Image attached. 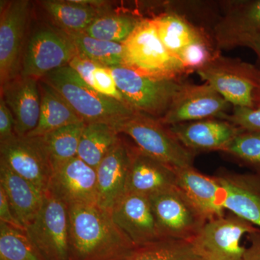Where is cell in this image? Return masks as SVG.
Here are the masks:
<instances>
[{
  "label": "cell",
  "instance_id": "29",
  "mask_svg": "<svg viewBox=\"0 0 260 260\" xmlns=\"http://www.w3.org/2000/svg\"><path fill=\"white\" fill-rule=\"evenodd\" d=\"M76 47L78 55L103 68L123 66L124 46L120 43L107 42L85 34L70 35Z\"/></svg>",
  "mask_w": 260,
  "mask_h": 260
},
{
  "label": "cell",
  "instance_id": "7",
  "mask_svg": "<svg viewBox=\"0 0 260 260\" xmlns=\"http://www.w3.org/2000/svg\"><path fill=\"white\" fill-rule=\"evenodd\" d=\"M258 232L254 225L232 213L207 221L189 242L202 260H244L243 237Z\"/></svg>",
  "mask_w": 260,
  "mask_h": 260
},
{
  "label": "cell",
  "instance_id": "23",
  "mask_svg": "<svg viewBox=\"0 0 260 260\" xmlns=\"http://www.w3.org/2000/svg\"><path fill=\"white\" fill-rule=\"evenodd\" d=\"M98 1H43V8L53 20L56 28L69 34H83L94 20L102 14Z\"/></svg>",
  "mask_w": 260,
  "mask_h": 260
},
{
  "label": "cell",
  "instance_id": "18",
  "mask_svg": "<svg viewBox=\"0 0 260 260\" xmlns=\"http://www.w3.org/2000/svg\"><path fill=\"white\" fill-rule=\"evenodd\" d=\"M175 186V169L147 155L137 147L132 148L126 192L150 198Z\"/></svg>",
  "mask_w": 260,
  "mask_h": 260
},
{
  "label": "cell",
  "instance_id": "8",
  "mask_svg": "<svg viewBox=\"0 0 260 260\" xmlns=\"http://www.w3.org/2000/svg\"><path fill=\"white\" fill-rule=\"evenodd\" d=\"M78 55L73 39L60 29L42 27L32 32L24 49L20 75L37 80L68 66Z\"/></svg>",
  "mask_w": 260,
  "mask_h": 260
},
{
  "label": "cell",
  "instance_id": "6",
  "mask_svg": "<svg viewBox=\"0 0 260 260\" xmlns=\"http://www.w3.org/2000/svg\"><path fill=\"white\" fill-rule=\"evenodd\" d=\"M116 131L129 136L142 152L174 169L193 167L194 155L158 119L135 113Z\"/></svg>",
  "mask_w": 260,
  "mask_h": 260
},
{
  "label": "cell",
  "instance_id": "27",
  "mask_svg": "<svg viewBox=\"0 0 260 260\" xmlns=\"http://www.w3.org/2000/svg\"><path fill=\"white\" fill-rule=\"evenodd\" d=\"M218 179L223 187L224 209L260 228V196L237 180Z\"/></svg>",
  "mask_w": 260,
  "mask_h": 260
},
{
  "label": "cell",
  "instance_id": "41",
  "mask_svg": "<svg viewBox=\"0 0 260 260\" xmlns=\"http://www.w3.org/2000/svg\"><path fill=\"white\" fill-rule=\"evenodd\" d=\"M244 260H260V237L252 238L251 245L246 248Z\"/></svg>",
  "mask_w": 260,
  "mask_h": 260
},
{
  "label": "cell",
  "instance_id": "13",
  "mask_svg": "<svg viewBox=\"0 0 260 260\" xmlns=\"http://www.w3.org/2000/svg\"><path fill=\"white\" fill-rule=\"evenodd\" d=\"M0 162L46 194L53 168L39 137H18L0 143Z\"/></svg>",
  "mask_w": 260,
  "mask_h": 260
},
{
  "label": "cell",
  "instance_id": "12",
  "mask_svg": "<svg viewBox=\"0 0 260 260\" xmlns=\"http://www.w3.org/2000/svg\"><path fill=\"white\" fill-rule=\"evenodd\" d=\"M232 106L209 84L181 83L169 110L158 120L169 126L212 118L224 119Z\"/></svg>",
  "mask_w": 260,
  "mask_h": 260
},
{
  "label": "cell",
  "instance_id": "10",
  "mask_svg": "<svg viewBox=\"0 0 260 260\" xmlns=\"http://www.w3.org/2000/svg\"><path fill=\"white\" fill-rule=\"evenodd\" d=\"M150 199L162 238L189 242L207 222L177 186Z\"/></svg>",
  "mask_w": 260,
  "mask_h": 260
},
{
  "label": "cell",
  "instance_id": "37",
  "mask_svg": "<svg viewBox=\"0 0 260 260\" xmlns=\"http://www.w3.org/2000/svg\"><path fill=\"white\" fill-rule=\"evenodd\" d=\"M16 135L13 114L3 98H0V143L11 139Z\"/></svg>",
  "mask_w": 260,
  "mask_h": 260
},
{
  "label": "cell",
  "instance_id": "5",
  "mask_svg": "<svg viewBox=\"0 0 260 260\" xmlns=\"http://www.w3.org/2000/svg\"><path fill=\"white\" fill-rule=\"evenodd\" d=\"M196 73L234 107L254 108L260 71L252 64L217 53Z\"/></svg>",
  "mask_w": 260,
  "mask_h": 260
},
{
  "label": "cell",
  "instance_id": "20",
  "mask_svg": "<svg viewBox=\"0 0 260 260\" xmlns=\"http://www.w3.org/2000/svg\"><path fill=\"white\" fill-rule=\"evenodd\" d=\"M177 186L208 221L225 215L223 187L218 178L208 177L193 167L176 169Z\"/></svg>",
  "mask_w": 260,
  "mask_h": 260
},
{
  "label": "cell",
  "instance_id": "36",
  "mask_svg": "<svg viewBox=\"0 0 260 260\" xmlns=\"http://www.w3.org/2000/svg\"><path fill=\"white\" fill-rule=\"evenodd\" d=\"M244 130L260 132V109L234 107L225 119Z\"/></svg>",
  "mask_w": 260,
  "mask_h": 260
},
{
  "label": "cell",
  "instance_id": "2",
  "mask_svg": "<svg viewBox=\"0 0 260 260\" xmlns=\"http://www.w3.org/2000/svg\"><path fill=\"white\" fill-rule=\"evenodd\" d=\"M40 80L55 89L85 124L105 123L116 130L137 113L126 103L99 93L69 65L51 72Z\"/></svg>",
  "mask_w": 260,
  "mask_h": 260
},
{
  "label": "cell",
  "instance_id": "30",
  "mask_svg": "<svg viewBox=\"0 0 260 260\" xmlns=\"http://www.w3.org/2000/svg\"><path fill=\"white\" fill-rule=\"evenodd\" d=\"M142 20L128 14H102L86 29L85 34L95 39L123 44Z\"/></svg>",
  "mask_w": 260,
  "mask_h": 260
},
{
  "label": "cell",
  "instance_id": "21",
  "mask_svg": "<svg viewBox=\"0 0 260 260\" xmlns=\"http://www.w3.org/2000/svg\"><path fill=\"white\" fill-rule=\"evenodd\" d=\"M0 186L4 189L17 218L26 229L42 208L46 194L3 162H0Z\"/></svg>",
  "mask_w": 260,
  "mask_h": 260
},
{
  "label": "cell",
  "instance_id": "24",
  "mask_svg": "<svg viewBox=\"0 0 260 260\" xmlns=\"http://www.w3.org/2000/svg\"><path fill=\"white\" fill-rule=\"evenodd\" d=\"M41 95L40 116L38 126L28 137H42L64 126L83 121L55 89L39 80Z\"/></svg>",
  "mask_w": 260,
  "mask_h": 260
},
{
  "label": "cell",
  "instance_id": "9",
  "mask_svg": "<svg viewBox=\"0 0 260 260\" xmlns=\"http://www.w3.org/2000/svg\"><path fill=\"white\" fill-rule=\"evenodd\" d=\"M26 233L45 260H69L68 208L49 194Z\"/></svg>",
  "mask_w": 260,
  "mask_h": 260
},
{
  "label": "cell",
  "instance_id": "34",
  "mask_svg": "<svg viewBox=\"0 0 260 260\" xmlns=\"http://www.w3.org/2000/svg\"><path fill=\"white\" fill-rule=\"evenodd\" d=\"M217 53L212 50L208 38H205L186 47L179 54V60L185 73H189L201 69Z\"/></svg>",
  "mask_w": 260,
  "mask_h": 260
},
{
  "label": "cell",
  "instance_id": "16",
  "mask_svg": "<svg viewBox=\"0 0 260 260\" xmlns=\"http://www.w3.org/2000/svg\"><path fill=\"white\" fill-rule=\"evenodd\" d=\"M132 148L119 139L96 168L97 205L111 213L126 194Z\"/></svg>",
  "mask_w": 260,
  "mask_h": 260
},
{
  "label": "cell",
  "instance_id": "38",
  "mask_svg": "<svg viewBox=\"0 0 260 260\" xmlns=\"http://www.w3.org/2000/svg\"><path fill=\"white\" fill-rule=\"evenodd\" d=\"M0 222L8 224L10 226L26 232L23 224L19 221L10 205L9 200L5 194L4 189L0 186Z\"/></svg>",
  "mask_w": 260,
  "mask_h": 260
},
{
  "label": "cell",
  "instance_id": "40",
  "mask_svg": "<svg viewBox=\"0 0 260 260\" xmlns=\"http://www.w3.org/2000/svg\"><path fill=\"white\" fill-rule=\"evenodd\" d=\"M238 46L250 48L255 52L260 60V32L243 38L238 43Z\"/></svg>",
  "mask_w": 260,
  "mask_h": 260
},
{
  "label": "cell",
  "instance_id": "31",
  "mask_svg": "<svg viewBox=\"0 0 260 260\" xmlns=\"http://www.w3.org/2000/svg\"><path fill=\"white\" fill-rule=\"evenodd\" d=\"M124 260H202L194 252L190 242L172 239L137 246Z\"/></svg>",
  "mask_w": 260,
  "mask_h": 260
},
{
  "label": "cell",
  "instance_id": "25",
  "mask_svg": "<svg viewBox=\"0 0 260 260\" xmlns=\"http://www.w3.org/2000/svg\"><path fill=\"white\" fill-rule=\"evenodd\" d=\"M152 20L164 47L178 59L189 44L207 38L204 32L177 13H164Z\"/></svg>",
  "mask_w": 260,
  "mask_h": 260
},
{
  "label": "cell",
  "instance_id": "22",
  "mask_svg": "<svg viewBox=\"0 0 260 260\" xmlns=\"http://www.w3.org/2000/svg\"><path fill=\"white\" fill-rule=\"evenodd\" d=\"M260 32V0L242 2L229 10L215 28L219 48L237 47L243 38Z\"/></svg>",
  "mask_w": 260,
  "mask_h": 260
},
{
  "label": "cell",
  "instance_id": "32",
  "mask_svg": "<svg viewBox=\"0 0 260 260\" xmlns=\"http://www.w3.org/2000/svg\"><path fill=\"white\" fill-rule=\"evenodd\" d=\"M0 260H45L26 232L0 222Z\"/></svg>",
  "mask_w": 260,
  "mask_h": 260
},
{
  "label": "cell",
  "instance_id": "4",
  "mask_svg": "<svg viewBox=\"0 0 260 260\" xmlns=\"http://www.w3.org/2000/svg\"><path fill=\"white\" fill-rule=\"evenodd\" d=\"M124 102L135 112L160 119L181 85L179 79L140 75L124 66L109 68Z\"/></svg>",
  "mask_w": 260,
  "mask_h": 260
},
{
  "label": "cell",
  "instance_id": "33",
  "mask_svg": "<svg viewBox=\"0 0 260 260\" xmlns=\"http://www.w3.org/2000/svg\"><path fill=\"white\" fill-rule=\"evenodd\" d=\"M222 151L254 164H260V132L241 130Z\"/></svg>",
  "mask_w": 260,
  "mask_h": 260
},
{
  "label": "cell",
  "instance_id": "15",
  "mask_svg": "<svg viewBox=\"0 0 260 260\" xmlns=\"http://www.w3.org/2000/svg\"><path fill=\"white\" fill-rule=\"evenodd\" d=\"M111 215L116 225L137 246L165 239L159 231L148 197L126 192L114 207Z\"/></svg>",
  "mask_w": 260,
  "mask_h": 260
},
{
  "label": "cell",
  "instance_id": "1",
  "mask_svg": "<svg viewBox=\"0 0 260 260\" xmlns=\"http://www.w3.org/2000/svg\"><path fill=\"white\" fill-rule=\"evenodd\" d=\"M69 260H124L136 249L109 212L98 205L68 208Z\"/></svg>",
  "mask_w": 260,
  "mask_h": 260
},
{
  "label": "cell",
  "instance_id": "35",
  "mask_svg": "<svg viewBox=\"0 0 260 260\" xmlns=\"http://www.w3.org/2000/svg\"><path fill=\"white\" fill-rule=\"evenodd\" d=\"M90 86L105 96L124 102L109 68L98 66L92 75Z\"/></svg>",
  "mask_w": 260,
  "mask_h": 260
},
{
  "label": "cell",
  "instance_id": "3",
  "mask_svg": "<svg viewBox=\"0 0 260 260\" xmlns=\"http://www.w3.org/2000/svg\"><path fill=\"white\" fill-rule=\"evenodd\" d=\"M123 46V66L140 75L179 79L186 73L180 61L164 47L152 19L142 20Z\"/></svg>",
  "mask_w": 260,
  "mask_h": 260
},
{
  "label": "cell",
  "instance_id": "39",
  "mask_svg": "<svg viewBox=\"0 0 260 260\" xmlns=\"http://www.w3.org/2000/svg\"><path fill=\"white\" fill-rule=\"evenodd\" d=\"M69 66L72 69L75 70L80 78L90 86L91 84L92 75L94 70L97 68L98 65L93 61L88 60L85 58L77 55L70 61Z\"/></svg>",
  "mask_w": 260,
  "mask_h": 260
},
{
  "label": "cell",
  "instance_id": "17",
  "mask_svg": "<svg viewBox=\"0 0 260 260\" xmlns=\"http://www.w3.org/2000/svg\"><path fill=\"white\" fill-rule=\"evenodd\" d=\"M1 97L13 114L17 136H27L37 128L41 110L39 80L19 75L1 85Z\"/></svg>",
  "mask_w": 260,
  "mask_h": 260
},
{
  "label": "cell",
  "instance_id": "28",
  "mask_svg": "<svg viewBox=\"0 0 260 260\" xmlns=\"http://www.w3.org/2000/svg\"><path fill=\"white\" fill-rule=\"evenodd\" d=\"M85 124L81 121L39 137L50 160L53 172L56 168L78 156L80 140Z\"/></svg>",
  "mask_w": 260,
  "mask_h": 260
},
{
  "label": "cell",
  "instance_id": "19",
  "mask_svg": "<svg viewBox=\"0 0 260 260\" xmlns=\"http://www.w3.org/2000/svg\"><path fill=\"white\" fill-rule=\"evenodd\" d=\"M191 152L222 150L242 130L226 119L212 118L168 126Z\"/></svg>",
  "mask_w": 260,
  "mask_h": 260
},
{
  "label": "cell",
  "instance_id": "11",
  "mask_svg": "<svg viewBox=\"0 0 260 260\" xmlns=\"http://www.w3.org/2000/svg\"><path fill=\"white\" fill-rule=\"evenodd\" d=\"M30 2L4 3L0 15V82L1 85L20 75L25 49Z\"/></svg>",
  "mask_w": 260,
  "mask_h": 260
},
{
  "label": "cell",
  "instance_id": "26",
  "mask_svg": "<svg viewBox=\"0 0 260 260\" xmlns=\"http://www.w3.org/2000/svg\"><path fill=\"white\" fill-rule=\"evenodd\" d=\"M119 135L114 126L105 123L85 124L80 140L78 157L96 169L120 139Z\"/></svg>",
  "mask_w": 260,
  "mask_h": 260
},
{
  "label": "cell",
  "instance_id": "42",
  "mask_svg": "<svg viewBox=\"0 0 260 260\" xmlns=\"http://www.w3.org/2000/svg\"><path fill=\"white\" fill-rule=\"evenodd\" d=\"M254 109H260V87L257 90L254 99Z\"/></svg>",
  "mask_w": 260,
  "mask_h": 260
},
{
  "label": "cell",
  "instance_id": "14",
  "mask_svg": "<svg viewBox=\"0 0 260 260\" xmlns=\"http://www.w3.org/2000/svg\"><path fill=\"white\" fill-rule=\"evenodd\" d=\"M46 194L54 197L68 208L97 205L96 170L75 157L54 170Z\"/></svg>",
  "mask_w": 260,
  "mask_h": 260
}]
</instances>
